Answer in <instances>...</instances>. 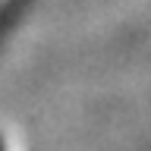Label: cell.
Here are the masks:
<instances>
[{"label":"cell","mask_w":151,"mask_h":151,"mask_svg":"<svg viewBox=\"0 0 151 151\" xmlns=\"http://www.w3.org/2000/svg\"><path fill=\"white\" fill-rule=\"evenodd\" d=\"M32 0H0V44L9 38V32L16 28L19 16L28 9Z\"/></svg>","instance_id":"1"},{"label":"cell","mask_w":151,"mask_h":151,"mask_svg":"<svg viewBox=\"0 0 151 151\" xmlns=\"http://www.w3.org/2000/svg\"><path fill=\"white\" fill-rule=\"evenodd\" d=\"M0 151H6V148H3V139H0Z\"/></svg>","instance_id":"2"}]
</instances>
